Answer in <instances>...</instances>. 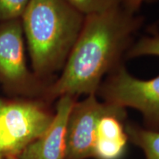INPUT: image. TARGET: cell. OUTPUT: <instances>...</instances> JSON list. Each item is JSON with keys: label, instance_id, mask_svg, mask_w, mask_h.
<instances>
[{"label": "cell", "instance_id": "obj_1", "mask_svg": "<svg viewBox=\"0 0 159 159\" xmlns=\"http://www.w3.org/2000/svg\"><path fill=\"white\" fill-rule=\"evenodd\" d=\"M125 6L85 16L62 74L49 89V98L96 94L103 79L120 64L143 23Z\"/></svg>", "mask_w": 159, "mask_h": 159}, {"label": "cell", "instance_id": "obj_2", "mask_svg": "<svg viewBox=\"0 0 159 159\" xmlns=\"http://www.w3.org/2000/svg\"><path fill=\"white\" fill-rule=\"evenodd\" d=\"M22 20L35 72L43 76L63 68L85 16L66 0H30Z\"/></svg>", "mask_w": 159, "mask_h": 159}, {"label": "cell", "instance_id": "obj_3", "mask_svg": "<svg viewBox=\"0 0 159 159\" xmlns=\"http://www.w3.org/2000/svg\"><path fill=\"white\" fill-rule=\"evenodd\" d=\"M97 95L105 102L138 111L142 115L144 128L159 132V75L140 80L119 64L105 77Z\"/></svg>", "mask_w": 159, "mask_h": 159}, {"label": "cell", "instance_id": "obj_4", "mask_svg": "<svg viewBox=\"0 0 159 159\" xmlns=\"http://www.w3.org/2000/svg\"><path fill=\"white\" fill-rule=\"evenodd\" d=\"M54 114L38 102L0 101V157L19 156L49 128Z\"/></svg>", "mask_w": 159, "mask_h": 159}, {"label": "cell", "instance_id": "obj_5", "mask_svg": "<svg viewBox=\"0 0 159 159\" xmlns=\"http://www.w3.org/2000/svg\"><path fill=\"white\" fill-rule=\"evenodd\" d=\"M106 115H114L125 120L126 109L100 101L96 94L89 95L75 102L66 127L65 159L94 158V148L98 123Z\"/></svg>", "mask_w": 159, "mask_h": 159}, {"label": "cell", "instance_id": "obj_6", "mask_svg": "<svg viewBox=\"0 0 159 159\" xmlns=\"http://www.w3.org/2000/svg\"><path fill=\"white\" fill-rule=\"evenodd\" d=\"M76 98L69 95L59 97L50 126L21 152L19 159H65L67 122Z\"/></svg>", "mask_w": 159, "mask_h": 159}, {"label": "cell", "instance_id": "obj_7", "mask_svg": "<svg viewBox=\"0 0 159 159\" xmlns=\"http://www.w3.org/2000/svg\"><path fill=\"white\" fill-rule=\"evenodd\" d=\"M23 39L22 25L17 19L0 25V77L16 85H25L30 77Z\"/></svg>", "mask_w": 159, "mask_h": 159}, {"label": "cell", "instance_id": "obj_8", "mask_svg": "<svg viewBox=\"0 0 159 159\" xmlns=\"http://www.w3.org/2000/svg\"><path fill=\"white\" fill-rule=\"evenodd\" d=\"M125 121L114 115H106L101 118L97 126L94 158H122L128 142L125 130Z\"/></svg>", "mask_w": 159, "mask_h": 159}, {"label": "cell", "instance_id": "obj_9", "mask_svg": "<svg viewBox=\"0 0 159 159\" xmlns=\"http://www.w3.org/2000/svg\"><path fill=\"white\" fill-rule=\"evenodd\" d=\"M128 141L140 148L146 159H159V132L128 122L125 124Z\"/></svg>", "mask_w": 159, "mask_h": 159}, {"label": "cell", "instance_id": "obj_10", "mask_svg": "<svg viewBox=\"0 0 159 159\" xmlns=\"http://www.w3.org/2000/svg\"><path fill=\"white\" fill-rule=\"evenodd\" d=\"M75 9L88 16L102 13L122 5L124 0H66Z\"/></svg>", "mask_w": 159, "mask_h": 159}, {"label": "cell", "instance_id": "obj_11", "mask_svg": "<svg viewBox=\"0 0 159 159\" xmlns=\"http://www.w3.org/2000/svg\"><path fill=\"white\" fill-rule=\"evenodd\" d=\"M148 55L159 56V33L142 37L133 43L126 53V57L129 58Z\"/></svg>", "mask_w": 159, "mask_h": 159}, {"label": "cell", "instance_id": "obj_12", "mask_svg": "<svg viewBox=\"0 0 159 159\" xmlns=\"http://www.w3.org/2000/svg\"><path fill=\"white\" fill-rule=\"evenodd\" d=\"M30 0H0V21L16 20L22 16Z\"/></svg>", "mask_w": 159, "mask_h": 159}, {"label": "cell", "instance_id": "obj_13", "mask_svg": "<svg viewBox=\"0 0 159 159\" xmlns=\"http://www.w3.org/2000/svg\"><path fill=\"white\" fill-rule=\"evenodd\" d=\"M151 1H154V0H124L123 5L125 6L127 8L130 9V11L136 12L143 3Z\"/></svg>", "mask_w": 159, "mask_h": 159}, {"label": "cell", "instance_id": "obj_14", "mask_svg": "<svg viewBox=\"0 0 159 159\" xmlns=\"http://www.w3.org/2000/svg\"><path fill=\"white\" fill-rule=\"evenodd\" d=\"M6 159H19V158L18 156H10L7 157Z\"/></svg>", "mask_w": 159, "mask_h": 159}, {"label": "cell", "instance_id": "obj_15", "mask_svg": "<svg viewBox=\"0 0 159 159\" xmlns=\"http://www.w3.org/2000/svg\"><path fill=\"white\" fill-rule=\"evenodd\" d=\"M0 159H2V158H1V157H0Z\"/></svg>", "mask_w": 159, "mask_h": 159}]
</instances>
